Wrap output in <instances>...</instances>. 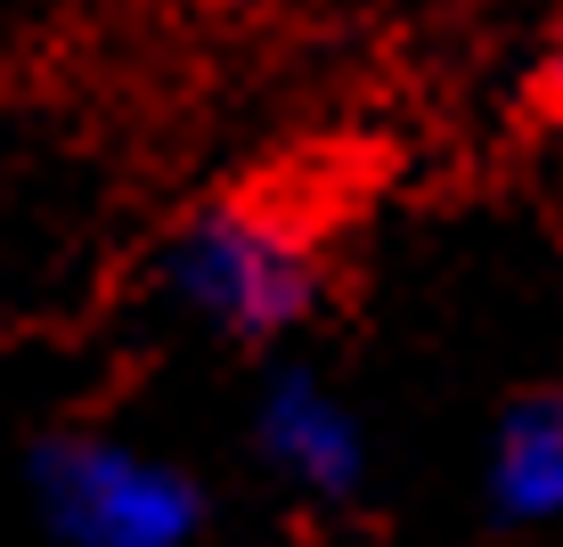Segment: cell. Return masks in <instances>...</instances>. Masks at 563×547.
Returning <instances> with one entry per match:
<instances>
[{"label":"cell","mask_w":563,"mask_h":547,"mask_svg":"<svg viewBox=\"0 0 563 547\" xmlns=\"http://www.w3.org/2000/svg\"><path fill=\"white\" fill-rule=\"evenodd\" d=\"M33 499L66 547H188L205 491L172 458L114 434H49L33 449Z\"/></svg>","instance_id":"7a4b0ae2"},{"label":"cell","mask_w":563,"mask_h":547,"mask_svg":"<svg viewBox=\"0 0 563 547\" xmlns=\"http://www.w3.org/2000/svg\"><path fill=\"white\" fill-rule=\"evenodd\" d=\"M164 278L212 336L278 343L286 327L310 319V303H319V286H327V262H319V238H310L286 205L229 197V205H205L197 221L172 238Z\"/></svg>","instance_id":"6da1fadb"},{"label":"cell","mask_w":563,"mask_h":547,"mask_svg":"<svg viewBox=\"0 0 563 547\" xmlns=\"http://www.w3.org/2000/svg\"><path fill=\"white\" fill-rule=\"evenodd\" d=\"M539 83H548V99L563 107V25H555V42H548V74H539Z\"/></svg>","instance_id":"5b68a950"},{"label":"cell","mask_w":563,"mask_h":547,"mask_svg":"<svg viewBox=\"0 0 563 547\" xmlns=\"http://www.w3.org/2000/svg\"><path fill=\"white\" fill-rule=\"evenodd\" d=\"M254 441L269 458V474L310 506H352L367 491V434L352 417V401L310 368L269 376V393L254 408Z\"/></svg>","instance_id":"3957f363"},{"label":"cell","mask_w":563,"mask_h":547,"mask_svg":"<svg viewBox=\"0 0 563 547\" xmlns=\"http://www.w3.org/2000/svg\"><path fill=\"white\" fill-rule=\"evenodd\" d=\"M490 506L507 523H555L563 515V384L515 401L490 441Z\"/></svg>","instance_id":"277c9868"}]
</instances>
